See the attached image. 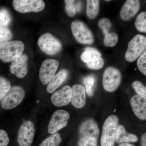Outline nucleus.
Segmentation results:
<instances>
[{
  "instance_id": "nucleus-1",
  "label": "nucleus",
  "mask_w": 146,
  "mask_h": 146,
  "mask_svg": "<svg viewBox=\"0 0 146 146\" xmlns=\"http://www.w3.org/2000/svg\"><path fill=\"white\" fill-rule=\"evenodd\" d=\"M25 45L19 40L0 43V60L5 63L13 62L23 54Z\"/></svg>"
},
{
  "instance_id": "nucleus-2",
  "label": "nucleus",
  "mask_w": 146,
  "mask_h": 146,
  "mask_svg": "<svg viewBox=\"0 0 146 146\" xmlns=\"http://www.w3.org/2000/svg\"><path fill=\"white\" fill-rule=\"evenodd\" d=\"M119 123V118L116 115H111L108 117L103 126L101 146H114Z\"/></svg>"
},
{
  "instance_id": "nucleus-3",
  "label": "nucleus",
  "mask_w": 146,
  "mask_h": 146,
  "mask_svg": "<svg viewBox=\"0 0 146 146\" xmlns=\"http://www.w3.org/2000/svg\"><path fill=\"white\" fill-rule=\"evenodd\" d=\"M146 38L142 35L138 34L131 40L128 44L125 58L129 62L135 61L146 50Z\"/></svg>"
},
{
  "instance_id": "nucleus-4",
  "label": "nucleus",
  "mask_w": 146,
  "mask_h": 146,
  "mask_svg": "<svg viewBox=\"0 0 146 146\" xmlns=\"http://www.w3.org/2000/svg\"><path fill=\"white\" fill-rule=\"evenodd\" d=\"M25 95L24 89L20 86H14L11 88L1 102V106L5 110L15 108L23 100Z\"/></svg>"
},
{
  "instance_id": "nucleus-5",
  "label": "nucleus",
  "mask_w": 146,
  "mask_h": 146,
  "mask_svg": "<svg viewBox=\"0 0 146 146\" xmlns=\"http://www.w3.org/2000/svg\"><path fill=\"white\" fill-rule=\"evenodd\" d=\"M37 44L42 51L51 55L57 53L62 49L60 41L50 33L42 35L38 39Z\"/></svg>"
},
{
  "instance_id": "nucleus-6",
  "label": "nucleus",
  "mask_w": 146,
  "mask_h": 146,
  "mask_svg": "<svg viewBox=\"0 0 146 146\" xmlns=\"http://www.w3.org/2000/svg\"><path fill=\"white\" fill-rule=\"evenodd\" d=\"M121 74L118 69L113 67L106 68L103 76V85L106 91H115L121 81Z\"/></svg>"
},
{
  "instance_id": "nucleus-7",
  "label": "nucleus",
  "mask_w": 146,
  "mask_h": 146,
  "mask_svg": "<svg viewBox=\"0 0 146 146\" xmlns=\"http://www.w3.org/2000/svg\"><path fill=\"white\" fill-rule=\"evenodd\" d=\"M71 30L76 40L81 44H91L94 42L93 34L85 24L79 21L71 24Z\"/></svg>"
},
{
  "instance_id": "nucleus-8",
  "label": "nucleus",
  "mask_w": 146,
  "mask_h": 146,
  "mask_svg": "<svg viewBox=\"0 0 146 146\" xmlns=\"http://www.w3.org/2000/svg\"><path fill=\"white\" fill-rule=\"evenodd\" d=\"M12 4L14 9L21 13L40 12L45 7L42 0H14Z\"/></svg>"
},
{
  "instance_id": "nucleus-9",
  "label": "nucleus",
  "mask_w": 146,
  "mask_h": 146,
  "mask_svg": "<svg viewBox=\"0 0 146 146\" xmlns=\"http://www.w3.org/2000/svg\"><path fill=\"white\" fill-rule=\"evenodd\" d=\"M35 127L33 123L30 121L24 122L18 130L17 141L20 146L31 145L34 138Z\"/></svg>"
},
{
  "instance_id": "nucleus-10",
  "label": "nucleus",
  "mask_w": 146,
  "mask_h": 146,
  "mask_svg": "<svg viewBox=\"0 0 146 146\" xmlns=\"http://www.w3.org/2000/svg\"><path fill=\"white\" fill-rule=\"evenodd\" d=\"M70 117L69 112L63 110H58L53 113L48 126V132L50 134L56 133L67 126Z\"/></svg>"
},
{
  "instance_id": "nucleus-11",
  "label": "nucleus",
  "mask_w": 146,
  "mask_h": 146,
  "mask_svg": "<svg viewBox=\"0 0 146 146\" xmlns=\"http://www.w3.org/2000/svg\"><path fill=\"white\" fill-rule=\"evenodd\" d=\"M59 62L54 59H46L43 61L39 72V78L43 84L48 83L56 72Z\"/></svg>"
},
{
  "instance_id": "nucleus-12",
  "label": "nucleus",
  "mask_w": 146,
  "mask_h": 146,
  "mask_svg": "<svg viewBox=\"0 0 146 146\" xmlns=\"http://www.w3.org/2000/svg\"><path fill=\"white\" fill-rule=\"evenodd\" d=\"M72 90L70 86H64L60 90L54 92L51 96V101L56 107L68 105L71 102Z\"/></svg>"
},
{
  "instance_id": "nucleus-13",
  "label": "nucleus",
  "mask_w": 146,
  "mask_h": 146,
  "mask_svg": "<svg viewBox=\"0 0 146 146\" xmlns=\"http://www.w3.org/2000/svg\"><path fill=\"white\" fill-rule=\"evenodd\" d=\"M28 57L26 54H23L14 60L10 65V72L17 78H23L28 73Z\"/></svg>"
},
{
  "instance_id": "nucleus-14",
  "label": "nucleus",
  "mask_w": 146,
  "mask_h": 146,
  "mask_svg": "<svg viewBox=\"0 0 146 146\" xmlns=\"http://www.w3.org/2000/svg\"><path fill=\"white\" fill-rule=\"evenodd\" d=\"M130 104L133 113L140 119H146V97L136 95L130 100Z\"/></svg>"
},
{
  "instance_id": "nucleus-15",
  "label": "nucleus",
  "mask_w": 146,
  "mask_h": 146,
  "mask_svg": "<svg viewBox=\"0 0 146 146\" xmlns=\"http://www.w3.org/2000/svg\"><path fill=\"white\" fill-rule=\"evenodd\" d=\"M71 103L74 107L81 108L85 106L86 97L85 89L80 84H75L72 88Z\"/></svg>"
},
{
  "instance_id": "nucleus-16",
  "label": "nucleus",
  "mask_w": 146,
  "mask_h": 146,
  "mask_svg": "<svg viewBox=\"0 0 146 146\" xmlns=\"http://www.w3.org/2000/svg\"><path fill=\"white\" fill-rule=\"evenodd\" d=\"M140 7V1L127 0L120 11V17L124 21H127L135 16Z\"/></svg>"
},
{
  "instance_id": "nucleus-17",
  "label": "nucleus",
  "mask_w": 146,
  "mask_h": 146,
  "mask_svg": "<svg viewBox=\"0 0 146 146\" xmlns=\"http://www.w3.org/2000/svg\"><path fill=\"white\" fill-rule=\"evenodd\" d=\"M81 137H91L98 140L100 130L97 123L93 119L87 120L80 128Z\"/></svg>"
},
{
  "instance_id": "nucleus-18",
  "label": "nucleus",
  "mask_w": 146,
  "mask_h": 146,
  "mask_svg": "<svg viewBox=\"0 0 146 146\" xmlns=\"http://www.w3.org/2000/svg\"><path fill=\"white\" fill-rule=\"evenodd\" d=\"M68 75V71L65 69L61 70L51 78L48 83L46 90L48 93L51 94L65 81Z\"/></svg>"
},
{
  "instance_id": "nucleus-19",
  "label": "nucleus",
  "mask_w": 146,
  "mask_h": 146,
  "mask_svg": "<svg viewBox=\"0 0 146 146\" xmlns=\"http://www.w3.org/2000/svg\"><path fill=\"white\" fill-rule=\"evenodd\" d=\"M138 138L136 135L132 133H127L125 128L123 125L118 127L117 132L116 136V141L119 143L136 142Z\"/></svg>"
},
{
  "instance_id": "nucleus-20",
  "label": "nucleus",
  "mask_w": 146,
  "mask_h": 146,
  "mask_svg": "<svg viewBox=\"0 0 146 146\" xmlns=\"http://www.w3.org/2000/svg\"><path fill=\"white\" fill-rule=\"evenodd\" d=\"M100 2L98 0H87L86 1V15L90 19H94L98 14L100 10Z\"/></svg>"
},
{
  "instance_id": "nucleus-21",
  "label": "nucleus",
  "mask_w": 146,
  "mask_h": 146,
  "mask_svg": "<svg viewBox=\"0 0 146 146\" xmlns=\"http://www.w3.org/2000/svg\"><path fill=\"white\" fill-rule=\"evenodd\" d=\"M65 2L66 3L65 9L66 13L70 17L74 16L76 13L80 10L81 5L80 1L66 0Z\"/></svg>"
},
{
  "instance_id": "nucleus-22",
  "label": "nucleus",
  "mask_w": 146,
  "mask_h": 146,
  "mask_svg": "<svg viewBox=\"0 0 146 146\" xmlns=\"http://www.w3.org/2000/svg\"><path fill=\"white\" fill-rule=\"evenodd\" d=\"M102 33L104 35V44L106 46L114 47L117 43L118 36L116 33H109L108 31L102 30Z\"/></svg>"
},
{
  "instance_id": "nucleus-23",
  "label": "nucleus",
  "mask_w": 146,
  "mask_h": 146,
  "mask_svg": "<svg viewBox=\"0 0 146 146\" xmlns=\"http://www.w3.org/2000/svg\"><path fill=\"white\" fill-rule=\"evenodd\" d=\"M101 56L100 53L97 50L93 51H84L82 53L80 58L84 63H88Z\"/></svg>"
},
{
  "instance_id": "nucleus-24",
  "label": "nucleus",
  "mask_w": 146,
  "mask_h": 146,
  "mask_svg": "<svg viewBox=\"0 0 146 146\" xmlns=\"http://www.w3.org/2000/svg\"><path fill=\"white\" fill-rule=\"evenodd\" d=\"M62 141L60 134L55 133L43 141L39 146H58Z\"/></svg>"
},
{
  "instance_id": "nucleus-25",
  "label": "nucleus",
  "mask_w": 146,
  "mask_h": 146,
  "mask_svg": "<svg viewBox=\"0 0 146 146\" xmlns=\"http://www.w3.org/2000/svg\"><path fill=\"white\" fill-rule=\"evenodd\" d=\"M11 88L10 82L5 78L0 76V101L8 93Z\"/></svg>"
},
{
  "instance_id": "nucleus-26",
  "label": "nucleus",
  "mask_w": 146,
  "mask_h": 146,
  "mask_svg": "<svg viewBox=\"0 0 146 146\" xmlns=\"http://www.w3.org/2000/svg\"><path fill=\"white\" fill-rule=\"evenodd\" d=\"M135 26L138 31L146 33V12H143L138 15L135 21Z\"/></svg>"
},
{
  "instance_id": "nucleus-27",
  "label": "nucleus",
  "mask_w": 146,
  "mask_h": 146,
  "mask_svg": "<svg viewBox=\"0 0 146 146\" xmlns=\"http://www.w3.org/2000/svg\"><path fill=\"white\" fill-rule=\"evenodd\" d=\"M11 21L10 13L6 9L3 8L0 10V27H6Z\"/></svg>"
},
{
  "instance_id": "nucleus-28",
  "label": "nucleus",
  "mask_w": 146,
  "mask_h": 146,
  "mask_svg": "<svg viewBox=\"0 0 146 146\" xmlns=\"http://www.w3.org/2000/svg\"><path fill=\"white\" fill-rule=\"evenodd\" d=\"M95 79L92 76H86L84 80L86 93L89 96H91L93 94V86L95 83Z\"/></svg>"
},
{
  "instance_id": "nucleus-29",
  "label": "nucleus",
  "mask_w": 146,
  "mask_h": 146,
  "mask_svg": "<svg viewBox=\"0 0 146 146\" xmlns=\"http://www.w3.org/2000/svg\"><path fill=\"white\" fill-rule=\"evenodd\" d=\"M12 37V32L9 29L0 27V43L9 41Z\"/></svg>"
},
{
  "instance_id": "nucleus-30",
  "label": "nucleus",
  "mask_w": 146,
  "mask_h": 146,
  "mask_svg": "<svg viewBox=\"0 0 146 146\" xmlns=\"http://www.w3.org/2000/svg\"><path fill=\"white\" fill-rule=\"evenodd\" d=\"M137 65L138 69L141 73L146 75V51L138 58Z\"/></svg>"
},
{
  "instance_id": "nucleus-31",
  "label": "nucleus",
  "mask_w": 146,
  "mask_h": 146,
  "mask_svg": "<svg viewBox=\"0 0 146 146\" xmlns=\"http://www.w3.org/2000/svg\"><path fill=\"white\" fill-rule=\"evenodd\" d=\"M98 140L91 137H81L78 142L79 146H98Z\"/></svg>"
},
{
  "instance_id": "nucleus-32",
  "label": "nucleus",
  "mask_w": 146,
  "mask_h": 146,
  "mask_svg": "<svg viewBox=\"0 0 146 146\" xmlns=\"http://www.w3.org/2000/svg\"><path fill=\"white\" fill-rule=\"evenodd\" d=\"M132 86L138 95L140 96H146V86H144L141 82L135 81L133 82L132 84Z\"/></svg>"
},
{
  "instance_id": "nucleus-33",
  "label": "nucleus",
  "mask_w": 146,
  "mask_h": 146,
  "mask_svg": "<svg viewBox=\"0 0 146 146\" xmlns=\"http://www.w3.org/2000/svg\"><path fill=\"white\" fill-rule=\"evenodd\" d=\"M104 64V60L101 57H100L86 64L90 69L98 70L101 69Z\"/></svg>"
},
{
  "instance_id": "nucleus-34",
  "label": "nucleus",
  "mask_w": 146,
  "mask_h": 146,
  "mask_svg": "<svg viewBox=\"0 0 146 146\" xmlns=\"http://www.w3.org/2000/svg\"><path fill=\"white\" fill-rule=\"evenodd\" d=\"M9 143V138L6 131L0 129V146H7Z\"/></svg>"
},
{
  "instance_id": "nucleus-35",
  "label": "nucleus",
  "mask_w": 146,
  "mask_h": 146,
  "mask_svg": "<svg viewBox=\"0 0 146 146\" xmlns=\"http://www.w3.org/2000/svg\"><path fill=\"white\" fill-rule=\"evenodd\" d=\"M98 25L102 30L105 29L108 31V30L112 26V23L108 18H102L99 21Z\"/></svg>"
},
{
  "instance_id": "nucleus-36",
  "label": "nucleus",
  "mask_w": 146,
  "mask_h": 146,
  "mask_svg": "<svg viewBox=\"0 0 146 146\" xmlns=\"http://www.w3.org/2000/svg\"><path fill=\"white\" fill-rule=\"evenodd\" d=\"M141 144L142 146H146V135L145 133L143 134L141 138Z\"/></svg>"
},
{
  "instance_id": "nucleus-37",
  "label": "nucleus",
  "mask_w": 146,
  "mask_h": 146,
  "mask_svg": "<svg viewBox=\"0 0 146 146\" xmlns=\"http://www.w3.org/2000/svg\"><path fill=\"white\" fill-rule=\"evenodd\" d=\"M118 146H135L134 145H131V144L128 143H123L120 144Z\"/></svg>"
},
{
  "instance_id": "nucleus-38",
  "label": "nucleus",
  "mask_w": 146,
  "mask_h": 146,
  "mask_svg": "<svg viewBox=\"0 0 146 146\" xmlns=\"http://www.w3.org/2000/svg\"><path fill=\"white\" fill-rule=\"evenodd\" d=\"M110 1V0H108V1H106L109 2Z\"/></svg>"
}]
</instances>
